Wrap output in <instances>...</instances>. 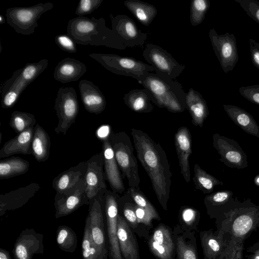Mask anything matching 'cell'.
<instances>
[{
	"mask_svg": "<svg viewBox=\"0 0 259 259\" xmlns=\"http://www.w3.org/2000/svg\"><path fill=\"white\" fill-rule=\"evenodd\" d=\"M131 135L137 157L150 178L159 204L167 210L172 173L165 151L140 130L133 128Z\"/></svg>",
	"mask_w": 259,
	"mask_h": 259,
	"instance_id": "6da1fadb",
	"label": "cell"
},
{
	"mask_svg": "<svg viewBox=\"0 0 259 259\" xmlns=\"http://www.w3.org/2000/svg\"><path fill=\"white\" fill-rule=\"evenodd\" d=\"M67 34L78 45L126 49L118 35L106 26L103 18L97 19L92 17L90 19L82 16L73 18L68 23Z\"/></svg>",
	"mask_w": 259,
	"mask_h": 259,
	"instance_id": "7a4b0ae2",
	"label": "cell"
},
{
	"mask_svg": "<svg viewBox=\"0 0 259 259\" xmlns=\"http://www.w3.org/2000/svg\"><path fill=\"white\" fill-rule=\"evenodd\" d=\"M221 225L234 244L243 248L244 240L259 228V205L249 198L241 201L233 197Z\"/></svg>",
	"mask_w": 259,
	"mask_h": 259,
	"instance_id": "3957f363",
	"label": "cell"
},
{
	"mask_svg": "<svg viewBox=\"0 0 259 259\" xmlns=\"http://www.w3.org/2000/svg\"><path fill=\"white\" fill-rule=\"evenodd\" d=\"M139 83L149 91L152 102L158 107L173 113L182 112L187 109L186 93L176 79L152 72Z\"/></svg>",
	"mask_w": 259,
	"mask_h": 259,
	"instance_id": "277c9868",
	"label": "cell"
},
{
	"mask_svg": "<svg viewBox=\"0 0 259 259\" xmlns=\"http://www.w3.org/2000/svg\"><path fill=\"white\" fill-rule=\"evenodd\" d=\"M49 60L41 59L37 62L29 63L16 70L12 76L1 86V106L12 108L26 87L33 82L48 67Z\"/></svg>",
	"mask_w": 259,
	"mask_h": 259,
	"instance_id": "5b68a950",
	"label": "cell"
},
{
	"mask_svg": "<svg viewBox=\"0 0 259 259\" xmlns=\"http://www.w3.org/2000/svg\"><path fill=\"white\" fill-rule=\"evenodd\" d=\"M109 140L122 177L126 179L129 188H139L140 179L137 160L130 137L125 132L111 131Z\"/></svg>",
	"mask_w": 259,
	"mask_h": 259,
	"instance_id": "8992f818",
	"label": "cell"
},
{
	"mask_svg": "<svg viewBox=\"0 0 259 259\" xmlns=\"http://www.w3.org/2000/svg\"><path fill=\"white\" fill-rule=\"evenodd\" d=\"M89 56L111 72L142 81L149 72L155 71L150 65L132 57L113 54L92 53Z\"/></svg>",
	"mask_w": 259,
	"mask_h": 259,
	"instance_id": "52a82bcc",
	"label": "cell"
},
{
	"mask_svg": "<svg viewBox=\"0 0 259 259\" xmlns=\"http://www.w3.org/2000/svg\"><path fill=\"white\" fill-rule=\"evenodd\" d=\"M53 6L52 3L47 2L27 7L8 8L6 14L7 23L19 34H31L38 26V20L44 13L52 10Z\"/></svg>",
	"mask_w": 259,
	"mask_h": 259,
	"instance_id": "ba28073f",
	"label": "cell"
},
{
	"mask_svg": "<svg viewBox=\"0 0 259 259\" xmlns=\"http://www.w3.org/2000/svg\"><path fill=\"white\" fill-rule=\"evenodd\" d=\"M54 109L58 118V123L54 131L58 134L61 133L65 135L68 130L75 122L79 112L78 101L73 88L59 89Z\"/></svg>",
	"mask_w": 259,
	"mask_h": 259,
	"instance_id": "9c48e42d",
	"label": "cell"
},
{
	"mask_svg": "<svg viewBox=\"0 0 259 259\" xmlns=\"http://www.w3.org/2000/svg\"><path fill=\"white\" fill-rule=\"evenodd\" d=\"M145 60L155 69V72L176 79L185 69L168 52L153 44L146 45L143 52Z\"/></svg>",
	"mask_w": 259,
	"mask_h": 259,
	"instance_id": "30bf717a",
	"label": "cell"
},
{
	"mask_svg": "<svg viewBox=\"0 0 259 259\" xmlns=\"http://www.w3.org/2000/svg\"><path fill=\"white\" fill-rule=\"evenodd\" d=\"M208 35L223 71L228 73L232 71L239 60L235 36L229 32L218 34L214 28L209 30Z\"/></svg>",
	"mask_w": 259,
	"mask_h": 259,
	"instance_id": "8fae6325",
	"label": "cell"
},
{
	"mask_svg": "<svg viewBox=\"0 0 259 259\" xmlns=\"http://www.w3.org/2000/svg\"><path fill=\"white\" fill-rule=\"evenodd\" d=\"M118 194L107 190L104 196V211L106 217L110 259H123L117 236L119 215Z\"/></svg>",
	"mask_w": 259,
	"mask_h": 259,
	"instance_id": "7c38bea8",
	"label": "cell"
},
{
	"mask_svg": "<svg viewBox=\"0 0 259 259\" xmlns=\"http://www.w3.org/2000/svg\"><path fill=\"white\" fill-rule=\"evenodd\" d=\"M212 140L213 147L221 156L220 161L230 168L248 166L247 155L237 141L219 134H214Z\"/></svg>",
	"mask_w": 259,
	"mask_h": 259,
	"instance_id": "4fadbf2b",
	"label": "cell"
},
{
	"mask_svg": "<svg viewBox=\"0 0 259 259\" xmlns=\"http://www.w3.org/2000/svg\"><path fill=\"white\" fill-rule=\"evenodd\" d=\"M111 29L118 35L122 44L127 48L143 47L148 34L138 28L135 21L126 15H109Z\"/></svg>",
	"mask_w": 259,
	"mask_h": 259,
	"instance_id": "5bb4252c",
	"label": "cell"
},
{
	"mask_svg": "<svg viewBox=\"0 0 259 259\" xmlns=\"http://www.w3.org/2000/svg\"><path fill=\"white\" fill-rule=\"evenodd\" d=\"M85 179L76 186L63 193L56 192L54 198L55 218L68 215L84 204L89 205Z\"/></svg>",
	"mask_w": 259,
	"mask_h": 259,
	"instance_id": "9a60e30c",
	"label": "cell"
},
{
	"mask_svg": "<svg viewBox=\"0 0 259 259\" xmlns=\"http://www.w3.org/2000/svg\"><path fill=\"white\" fill-rule=\"evenodd\" d=\"M85 176V192L89 201L101 195L108 190L105 183L104 157L102 151L93 155L87 160Z\"/></svg>",
	"mask_w": 259,
	"mask_h": 259,
	"instance_id": "2e32d148",
	"label": "cell"
},
{
	"mask_svg": "<svg viewBox=\"0 0 259 259\" xmlns=\"http://www.w3.org/2000/svg\"><path fill=\"white\" fill-rule=\"evenodd\" d=\"M104 195H99L89 201L88 216L92 233L93 242L104 259L109 255L104 230Z\"/></svg>",
	"mask_w": 259,
	"mask_h": 259,
	"instance_id": "e0dca14e",
	"label": "cell"
},
{
	"mask_svg": "<svg viewBox=\"0 0 259 259\" xmlns=\"http://www.w3.org/2000/svg\"><path fill=\"white\" fill-rule=\"evenodd\" d=\"M148 239L149 249L157 259H175V242L169 226L159 224Z\"/></svg>",
	"mask_w": 259,
	"mask_h": 259,
	"instance_id": "ac0fdd59",
	"label": "cell"
},
{
	"mask_svg": "<svg viewBox=\"0 0 259 259\" xmlns=\"http://www.w3.org/2000/svg\"><path fill=\"white\" fill-rule=\"evenodd\" d=\"M204 259H222L229 246L231 235L222 228L202 231L199 233Z\"/></svg>",
	"mask_w": 259,
	"mask_h": 259,
	"instance_id": "d6986e66",
	"label": "cell"
},
{
	"mask_svg": "<svg viewBox=\"0 0 259 259\" xmlns=\"http://www.w3.org/2000/svg\"><path fill=\"white\" fill-rule=\"evenodd\" d=\"M44 235L33 229L23 230L17 238L13 249L15 259H32L35 254L44 252Z\"/></svg>",
	"mask_w": 259,
	"mask_h": 259,
	"instance_id": "ffe728a7",
	"label": "cell"
},
{
	"mask_svg": "<svg viewBox=\"0 0 259 259\" xmlns=\"http://www.w3.org/2000/svg\"><path fill=\"white\" fill-rule=\"evenodd\" d=\"M100 140L102 143V151L104 157V169L106 180L113 192L118 194H121L125 191V186L110 142L109 135L100 139Z\"/></svg>",
	"mask_w": 259,
	"mask_h": 259,
	"instance_id": "44dd1931",
	"label": "cell"
},
{
	"mask_svg": "<svg viewBox=\"0 0 259 259\" xmlns=\"http://www.w3.org/2000/svg\"><path fill=\"white\" fill-rule=\"evenodd\" d=\"M40 189L38 184L30 183L0 195V216L7 211L14 210L24 206Z\"/></svg>",
	"mask_w": 259,
	"mask_h": 259,
	"instance_id": "7402d4cb",
	"label": "cell"
},
{
	"mask_svg": "<svg viewBox=\"0 0 259 259\" xmlns=\"http://www.w3.org/2000/svg\"><path fill=\"white\" fill-rule=\"evenodd\" d=\"M175 145L179 159L181 174L187 183L191 179L189 157L192 153V138L186 126L179 127L175 135Z\"/></svg>",
	"mask_w": 259,
	"mask_h": 259,
	"instance_id": "603a6c76",
	"label": "cell"
},
{
	"mask_svg": "<svg viewBox=\"0 0 259 259\" xmlns=\"http://www.w3.org/2000/svg\"><path fill=\"white\" fill-rule=\"evenodd\" d=\"M117 236L123 259H140L136 236L125 219L119 214Z\"/></svg>",
	"mask_w": 259,
	"mask_h": 259,
	"instance_id": "cb8c5ba5",
	"label": "cell"
},
{
	"mask_svg": "<svg viewBox=\"0 0 259 259\" xmlns=\"http://www.w3.org/2000/svg\"><path fill=\"white\" fill-rule=\"evenodd\" d=\"M175 259H198L195 232L183 229L179 224L174 227Z\"/></svg>",
	"mask_w": 259,
	"mask_h": 259,
	"instance_id": "d4e9b609",
	"label": "cell"
},
{
	"mask_svg": "<svg viewBox=\"0 0 259 259\" xmlns=\"http://www.w3.org/2000/svg\"><path fill=\"white\" fill-rule=\"evenodd\" d=\"M78 87L82 102L88 112L98 114L105 109L106 100L98 86L90 80L82 79Z\"/></svg>",
	"mask_w": 259,
	"mask_h": 259,
	"instance_id": "484cf974",
	"label": "cell"
},
{
	"mask_svg": "<svg viewBox=\"0 0 259 259\" xmlns=\"http://www.w3.org/2000/svg\"><path fill=\"white\" fill-rule=\"evenodd\" d=\"M87 169V161H82L56 176L52 186L56 192L63 193L76 186L85 178Z\"/></svg>",
	"mask_w": 259,
	"mask_h": 259,
	"instance_id": "4316f807",
	"label": "cell"
},
{
	"mask_svg": "<svg viewBox=\"0 0 259 259\" xmlns=\"http://www.w3.org/2000/svg\"><path fill=\"white\" fill-rule=\"evenodd\" d=\"M87 71L84 64L79 60L70 57L60 61L55 67L54 78L63 83L78 80Z\"/></svg>",
	"mask_w": 259,
	"mask_h": 259,
	"instance_id": "83f0119b",
	"label": "cell"
},
{
	"mask_svg": "<svg viewBox=\"0 0 259 259\" xmlns=\"http://www.w3.org/2000/svg\"><path fill=\"white\" fill-rule=\"evenodd\" d=\"M34 127L17 134L13 138L6 142L0 150V158L12 156L16 154H32L31 143Z\"/></svg>",
	"mask_w": 259,
	"mask_h": 259,
	"instance_id": "f1b7e54d",
	"label": "cell"
},
{
	"mask_svg": "<svg viewBox=\"0 0 259 259\" xmlns=\"http://www.w3.org/2000/svg\"><path fill=\"white\" fill-rule=\"evenodd\" d=\"M186 108L191 115L192 123L202 127L204 120L209 115L206 101L199 92L190 88L186 93Z\"/></svg>",
	"mask_w": 259,
	"mask_h": 259,
	"instance_id": "f546056e",
	"label": "cell"
},
{
	"mask_svg": "<svg viewBox=\"0 0 259 259\" xmlns=\"http://www.w3.org/2000/svg\"><path fill=\"white\" fill-rule=\"evenodd\" d=\"M119 214L122 216L134 233L141 237L148 239V230L142 229L138 222L135 211L136 203L127 191L123 195L119 196L118 201Z\"/></svg>",
	"mask_w": 259,
	"mask_h": 259,
	"instance_id": "4dcf8cb0",
	"label": "cell"
},
{
	"mask_svg": "<svg viewBox=\"0 0 259 259\" xmlns=\"http://www.w3.org/2000/svg\"><path fill=\"white\" fill-rule=\"evenodd\" d=\"M230 118L246 133L259 138V126L252 116L243 109L233 105H223Z\"/></svg>",
	"mask_w": 259,
	"mask_h": 259,
	"instance_id": "1f68e13d",
	"label": "cell"
},
{
	"mask_svg": "<svg viewBox=\"0 0 259 259\" xmlns=\"http://www.w3.org/2000/svg\"><path fill=\"white\" fill-rule=\"evenodd\" d=\"M233 197L232 191L224 190L206 195L204 199L207 213L215 223L220 220L227 205Z\"/></svg>",
	"mask_w": 259,
	"mask_h": 259,
	"instance_id": "d6a6232c",
	"label": "cell"
},
{
	"mask_svg": "<svg viewBox=\"0 0 259 259\" xmlns=\"http://www.w3.org/2000/svg\"><path fill=\"white\" fill-rule=\"evenodd\" d=\"M124 104L132 111L138 113H149L153 110L152 96L148 90L134 89L124 95Z\"/></svg>",
	"mask_w": 259,
	"mask_h": 259,
	"instance_id": "836d02e7",
	"label": "cell"
},
{
	"mask_svg": "<svg viewBox=\"0 0 259 259\" xmlns=\"http://www.w3.org/2000/svg\"><path fill=\"white\" fill-rule=\"evenodd\" d=\"M31 148L32 154L37 161L44 162L48 159L51 148L50 137L37 123L34 127Z\"/></svg>",
	"mask_w": 259,
	"mask_h": 259,
	"instance_id": "e575fe53",
	"label": "cell"
},
{
	"mask_svg": "<svg viewBox=\"0 0 259 259\" xmlns=\"http://www.w3.org/2000/svg\"><path fill=\"white\" fill-rule=\"evenodd\" d=\"M124 5L142 25L148 26L155 18L157 10L153 5L140 0H126Z\"/></svg>",
	"mask_w": 259,
	"mask_h": 259,
	"instance_id": "d590c367",
	"label": "cell"
},
{
	"mask_svg": "<svg viewBox=\"0 0 259 259\" xmlns=\"http://www.w3.org/2000/svg\"><path fill=\"white\" fill-rule=\"evenodd\" d=\"M29 162L21 157L12 156L0 161V179H7L26 173Z\"/></svg>",
	"mask_w": 259,
	"mask_h": 259,
	"instance_id": "8d00e7d4",
	"label": "cell"
},
{
	"mask_svg": "<svg viewBox=\"0 0 259 259\" xmlns=\"http://www.w3.org/2000/svg\"><path fill=\"white\" fill-rule=\"evenodd\" d=\"M194 171L193 181L195 189L201 191L204 194H211L216 186L224 184L223 182L207 173L198 164L194 165Z\"/></svg>",
	"mask_w": 259,
	"mask_h": 259,
	"instance_id": "74e56055",
	"label": "cell"
},
{
	"mask_svg": "<svg viewBox=\"0 0 259 259\" xmlns=\"http://www.w3.org/2000/svg\"><path fill=\"white\" fill-rule=\"evenodd\" d=\"M77 235L70 227L65 225L58 227L56 242L62 250L69 253L74 252L77 248Z\"/></svg>",
	"mask_w": 259,
	"mask_h": 259,
	"instance_id": "f35d334b",
	"label": "cell"
},
{
	"mask_svg": "<svg viewBox=\"0 0 259 259\" xmlns=\"http://www.w3.org/2000/svg\"><path fill=\"white\" fill-rule=\"evenodd\" d=\"M34 116L28 112L15 111L11 114L9 125L17 134L34 127L36 124Z\"/></svg>",
	"mask_w": 259,
	"mask_h": 259,
	"instance_id": "ab89813d",
	"label": "cell"
},
{
	"mask_svg": "<svg viewBox=\"0 0 259 259\" xmlns=\"http://www.w3.org/2000/svg\"><path fill=\"white\" fill-rule=\"evenodd\" d=\"M200 219V214L197 209L190 206H183L180 210L179 225L184 230L195 232Z\"/></svg>",
	"mask_w": 259,
	"mask_h": 259,
	"instance_id": "60d3db41",
	"label": "cell"
},
{
	"mask_svg": "<svg viewBox=\"0 0 259 259\" xmlns=\"http://www.w3.org/2000/svg\"><path fill=\"white\" fill-rule=\"evenodd\" d=\"M210 6V3L209 0L191 1L190 21L192 26H197L203 22Z\"/></svg>",
	"mask_w": 259,
	"mask_h": 259,
	"instance_id": "b9f144b4",
	"label": "cell"
},
{
	"mask_svg": "<svg viewBox=\"0 0 259 259\" xmlns=\"http://www.w3.org/2000/svg\"><path fill=\"white\" fill-rule=\"evenodd\" d=\"M127 191L136 204L149 212L154 217L156 220H161L156 208L140 190L139 187L129 188Z\"/></svg>",
	"mask_w": 259,
	"mask_h": 259,
	"instance_id": "7bdbcfd3",
	"label": "cell"
},
{
	"mask_svg": "<svg viewBox=\"0 0 259 259\" xmlns=\"http://www.w3.org/2000/svg\"><path fill=\"white\" fill-rule=\"evenodd\" d=\"M103 0H80L75 11L78 17H82L92 13L101 5Z\"/></svg>",
	"mask_w": 259,
	"mask_h": 259,
	"instance_id": "ee69618b",
	"label": "cell"
},
{
	"mask_svg": "<svg viewBox=\"0 0 259 259\" xmlns=\"http://www.w3.org/2000/svg\"><path fill=\"white\" fill-rule=\"evenodd\" d=\"M246 13L259 24V2L256 0H234Z\"/></svg>",
	"mask_w": 259,
	"mask_h": 259,
	"instance_id": "f6af8a7d",
	"label": "cell"
},
{
	"mask_svg": "<svg viewBox=\"0 0 259 259\" xmlns=\"http://www.w3.org/2000/svg\"><path fill=\"white\" fill-rule=\"evenodd\" d=\"M55 41L57 45L65 52L69 53H75L77 52L76 44L67 34L56 35Z\"/></svg>",
	"mask_w": 259,
	"mask_h": 259,
	"instance_id": "bcb514c9",
	"label": "cell"
},
{
	"mask_svg": "<svg viewBox=\"0 0 259 259\" xmlns=\"http://www.w3.org/2000/svg\"><path fill=\"white\" fill-rule=\"evenodd\" d=\"M239 92L245 99L259 105V84L241 87Z\"/></svg>",
	"mask_w": 259,
	"mask_h": 259,
	"instance_id": "7dc6e473",
	"label": "cell"
},
{
	"mask_svg": "<svg viewBox=\"0 0 259 259\" xmlns=\"http://www.w3.org/2000/svg\"><path fill=\"white\" fill-rule=\"evenodd\" d=\"M135 211L138 223L146 227L148 230L151 229L153 227L152 221L155 220L154 217L146 209L136 204Z\"/></svg>",
	"mask_w": 259,
	"mask_h": 259,
	"instance_id": "c3c4849f",
	"label": "cell"
},
{
	"mask_svg": "<svg viewBox=\"0 0 259 259\" xmlns=\"http://www.w3.org/2000/svg\"><path fill=\"white\" fill-rule=\"evenodd\" d=\"M94 243L92 233L90 225V220L88 215L85 223L82 241V250H85L91 246Z\"/></svg>",
	"mask_w": 259,
	"mask_h": 259,
	"instance_id": "681fc988",
	"label": "cell"
},
{
	"mask_svg": "<svg viewBox=\"0 0 259 259\" xmlns=\"http://www.w3.org/2000/svg\"><path fill=\"white\" fill-rule=\"evenodd\" d=\"M249 46L252 63L259 69V42L249 38Z\"/></svg>",
	"mask_w": 259,
	"mask_h": 259,
	"instance_id": "f907efd6",
	"label": "cell"
},
{
	"mask_svg": "<svg viewBox=\"0 0 259 259\" xmlns=\"http://www.w3.org/2000/svg\"><path fill=\"white\" fill-rule=\"evenodd\" d=\"M83 259H104L98 248L94 244L89 248L82 250Z\"/></svg>",
	"mask_w": 259,
	"mask_h": 259,
	"instance_id": "816d5d0a",
	"label": "cell"
},
{
	"mask_svg": "<svg viewBox=\"0 0 259 259\" xmlns=\"http://www.w3.org/2000/svg\"><path fill=\"white\" fill-rule=\"evenodd\" d=\"M246 259H259V239L246 250Z\"/></svg>",
	"mask_w": 259,
	"mask_h": 259,
	"instance_id": "f5cc1de1",
	"label": "cell"
},
{
	"mask_svg": "<svg viewBox=\"0 0 259 259\" xmlns=\"http://www.w3.org/2000/svg\"><path fill=\"white\" fill-rule=\"evenodd\" d=\"M0 259H11L9 251L5 249L1 248Z\"/></svg>",
	"mask_w": 259,
	"mask_h": 259,
	"instance_id": "db71d44e",
	"label": "cell"
},
{
	"mask_svg": "<svg viewBox=\"0 0 259 259\" xmlns=\"http://www.w3.org/2000/svg\"><path fill=\"white\" fill-rule=\"evenodd\" d=\"M254 182L256 186H259V175L254 178Z\"/></svg>",
	"mask_w": 259,
	"mask_h": 259,
	"instance_id": "11a10c76",
	"label": "cell"
},
{
	"mask_svg": "<svg viewBox=\"0 0 259 259\" xmlns=\"http://www.w3.org/2000/svg\"><path fill=\"white\" fill-rule=\"evenodd\" d=\"M5 21H6L5 19L4 18L3 16L2 15H0V23H1V24H3L5 23Z\"/></svg>",
	"mask_w": 259,
	"mask_h": 259,
	"instance_id": "9f6ffc18",
	"label": "cell"
},
{
	"mask_svg": "<svg viewBox=\"0 0 259 259\" xmlns=\"http://www.w3.org/2000/svg\"><path fill=\"white\" fill-rule=\"evenodd\" d=\"M0 140H1V141H2V133H1V138H0Z\"/></svg>",
	"mask_w": 259,
	"mask_h": 259,
	"instance_id": "6f0895ef",
	"label": "cell"
}]
</instances>
